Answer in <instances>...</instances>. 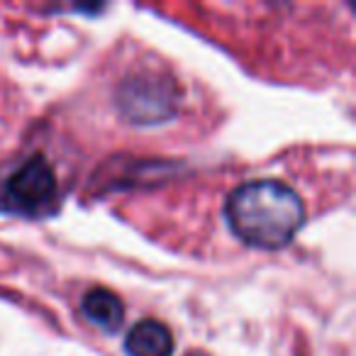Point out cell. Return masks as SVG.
<instances>
[{
  "mask_svg": "<svg viewBox=\"0 0 356 356\" xmlns=\"http://www.w3.org/2000/svg\"><path fill=\"white\" fill-rule=\"evenodd\" d=\"M176 86L168 79L142 74L127 79L118 90L120 113L139 124L168 120L176 110Z\"/></svg>",
  "mask_w": 356,
  "mask_h": 356,
  "instance_id": "cell-3",
  "label": "cell"
},
{
  "mask_svg": "<svg viewBox=\"0 0 356 356\" xmlns=\"http://www.w3.org/2000/svg\"><path fill=\"white\" fill-rule=\"evenodd\" d=\"M227 222L244 244L276 252L293 242L305 220V205L281 181L244 184L227 200Z\"/></svg>",
  "mask_w": 356,
  "mask_h": 356,
  "instance_id": "cell-1",
  "label": "cell"
},
{
  "mask_svg": "<svg viewBox=\"0 0 356 356\" xmlns=\"http://www.w3.org/2000/svg\"><path fill=\"white\" fill-rule=\"evenodd\" d=\"M54 200L56 176L44 156H32L0 188V210L10 215H42Z\"/></svg>",
  "mask_w": 356,
  "mask_h": 356,
  "instance_id": "cell-2",
  "label": "cell"
},
{
  "mask_svg": "<svg viewBox=\"0 0 356 356\" xmlns=\"http://www.w3.org/2000/svg\"><path fill=\"white\" fill-rule=\"evenodd\" d=\"M124 351L129 356H171L173 334L159 320H142L124 337Z\"/></svg>",
  "mask_w": 356,
  "mask_h": 356,
  "instance_id": "cell-4",
  "label": "cell"
},
{
  "mask_svg": "<svg viewBox=\"0 0 356 356\" xmlns=\"http://www.w3.org/2000/svg\"><path fill=\"white\" fill-rule=\"evenodd\" d=\"M81 307H83V315L103 332H118L122 327L124 307L122 300L115 293L103 291V288H93L90 293H86Z\"/></svg>",
  "mask_w": 356,
  "mask_h": 356,
  "instance_id": "cell-5",
  "label": "cell"
}]
</instances>
